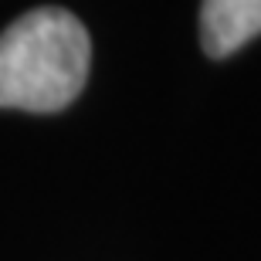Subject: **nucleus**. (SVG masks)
Instances as JSON below:
<instances>
[{
    "label": "nucleus",
    "mask_w": 261,
    "mask_h": 261,
    "mask_svg": "<svg viewBox=\"0 0 261 261\" xmlns=\"http://www.w3.org/2000/svg\"><path fill=\"white\" fill-rule=\"evenodd\" d=\"M92 38L61 7H34L0 34V109L61 112L88 82Z\"/></svg>",
    "instance_id": "obj_1"
},
{
    "label": "nucleus",
    "mask_w": 261,
    "mask_h": 261,
    "mask_svg": "<svg viewBox=\"0 0 261 261\" xmlns=\"http://www.w3.org/2000/svg\"><path fill=\"white\" fill-rule=\"evenodd\" d=\"M261 34V0H203L200 44L211 58H227Z\"/></svg>",
    "instance_id": "obj_2"
}]
</instances>
